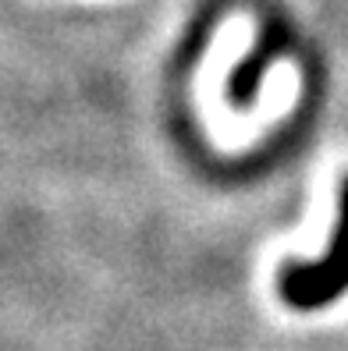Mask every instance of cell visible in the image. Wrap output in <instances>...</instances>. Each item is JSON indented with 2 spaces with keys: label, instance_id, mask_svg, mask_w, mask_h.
Returning a JSON list of instances; mask_svg holds the SVG:
<instances>
[{
  "label": "cell",
  "instance_id": "1",
  "mask_svg": "<svg viewBox=\"0 0 348 351\" xmlns=\"http://www.w3.org/2000/svg\"><path fill=\"white\" fill-rule=\"evenodd\" d=\"M348 291V181L341 189V213L331 249L316 263H288L281 270V298L292 308L313 313Z\"/></svg>",
  "mask_w": 348,
  "mask_h": 351
}]
</instances>
